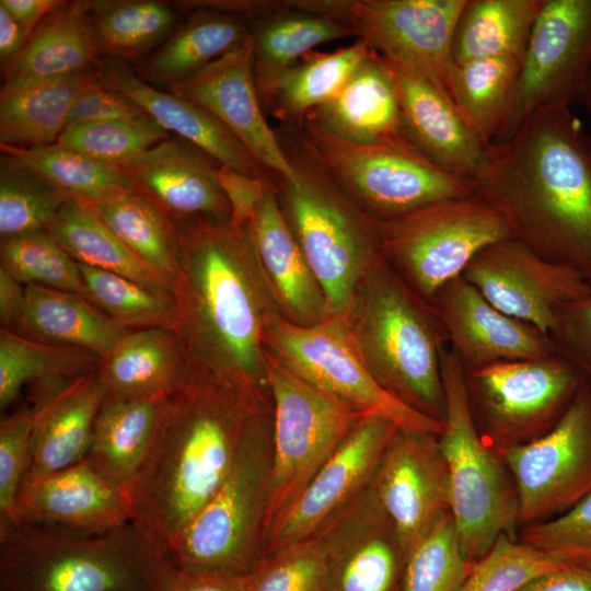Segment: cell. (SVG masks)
<instances>
[{
	"label": "cell",
	"instance_id": "7",
	"mask_svg": "<svg viewBox=\"0 0 591 591\" xmlns=\"http://www.w3.org/2000/svg\"><path fill=\"white\" fill-rule=\"evenodd\" d=\"M273 468V402L248 422L215 494L169 547L172 560L248 573L264 557Z\"/></svg>",
	"mask_w": 591,
	"mask_h": 591
},
{
	"label": "cell",
	"instance_id": "6",
	"mask_svg": "<svg viewBox=\"0 0 591 591\" xmlns=\"http://www.w3.org/2000/svg\"><path fill=\"white\" fill-rule=\"evenodd\" d=\"M165 547L134 521L97 532L42 524L1 531L2 591H155Z\"/></svg>",
	"mask_w": 591,
	"mask_h": 591
},
{
	"label": "cell",
	"instance_id": "46",
	"mask_svg": "<svg viewBox=\"0 0 591 591\" xmlns=\"http://www.w3.org/2000/svg\"><path fill=\"white\" fill-rule=\"evenodd\" d=\"M70 198L14 158L0 157L1 240L47 230Z\"/></svg>",
	"mask_w": 591,
	"mask_h": 591
},
{
	"label": "cell",
	"instance_id": "31",
	"mask_svg": "<svg viewBox=\"0 0 591 591\" xmlns=\"http://www.w3.org/2000/svg\"><path fill=\"white\" fill-rule=\"evenodd\" d=\"M45 344L86 349L106 358L129 332L85 297L39 286H25L21 314L8 329Z\"/></svg>",
	"mask_w": 591,
	"mask_h": 591
},
{
	"label": "cell",
	"instance_id": "3",
	"mask_svg": "<svg viewBox=\"0 0 591 591\" xmlns=\"http://www.w3.org/2000/svg\"><path fill=\"white\" fill-rule=\"evenodd\" d=\"M173 221L178 241L175 331L188 355L269 391L264 340L280 313L246 225L209 217Z\"/></svg>",
	"mask_w": 591,
	"mask_h": 591
},
{
	"label": "cell",
	"instance_id": "61",
	"mask_svg": "<svg viewBox=\"0 0 591 591\" xmlns=\"http://www.w3.org/2000/svg\"><path fill=\"white\" fill-rule=\"evenodd\" d=\"M25 300V286L0 267L1 328L10 329L19 318Z\"/></svg>",
	"mask_w": 591,
	"mask_h": 591
},
{
	"label": "cell",
	"instance_id": "16",
	"mask_svg": "<svg viewBox=\"0 0 591 591\" xmlns=\"http://www.w3.org/2000/svg\"><path fill=\"white\" fill-rule=\"evenodd\" d=\"M518 495L519 524L556 518L591 493V383L543 437L503 451Z\"/></svg>",
	"mask_w": 591,
	"mask_h": 591
},
{
	"label": "cell",
	"instance_id": "13",
	"mask_svg": "<svg viewBox=\"0 0 591 591\" xmlns=\"http://www.w3.org/2000/svg\"><path fill=\"white\" fill-rule=\"evenodd\" d=\"M265 348L297 376L363 416L398 428L441 434L443 422L422 416L389 395L373 379L351 338L344 313L312 326L277 315L267 326Z\"/></svg>",
	"mask_w": 591,
	"mask_h": 591
},
{
	"label": "cell",
	"instance_id": "41",
	"mask_svg": "<svg viewBox=\"0 0 591 591\" xmlns=\"http://www.w3.org/2000/svg\"><path fill=\"white\" fill-rule=\"evenodd\" d=\"M521 58L497 56L452 65L448 92L486 146L502 123L520 71Z\"/></svg>",
	"mask_w": 591,
	"mask_h": 591
},
{
	"label": "cell",
	"instance_id": "8",
	"mask_svg": "<svg viewBox=\"0 0 591 591\" xmlns=\"http://www.w3.org/2000/svg\"><path fill=\"white\" fill-rule=\"evenodd\" d=\"M445 416L439 443L447 462L450 512L470 563L502 534L518 537L519 503L502 457L484 443L474 422L464 369L448 348L442 357Z\"/></svg>",
	"mask_w": 591,
	"mask_h": 591
},
{
	"label": "cell",
	"instance_id": "39",
	"mask_svg": "<svg viewBox=\"0 0 591 591\" xmlns=\"http://www.w3.org/2000/svg\"><path fill=\"white\" fill-rule=\"evenodd\" d=\"M103 224L172 287L178 268V241L173 219L135 190L89 207Z\"/></svg>",
	"mask_w": 591,
	"mask_h": 591
},
{
	"label": "cell",
	"instance_id": "53",
	"mask_svg": "<svg viewBox=\"0 0 591 591\" xmlns=\"http://www.w3.org/2000/svg\"><path fill=\"white\" fill-rule=\"evenodd\" d=\"M33 425V407L18 410L0 425L1 531L15 525L16 499L28 466Z\"/></svg>",
	"mask_w": 591,
	"mask_h": 591
},
{
	"label": "cell",
	"instance_id": "12",
	"mask_svg": "<svg viewBox=\"0 0 591 591\" xmlns=\"http://www.w3.org/2000/svg\"><path fill=\"white\" fill-rule=\"evenodd\" d=\"M273 402V468L266 536L364 417L310 385L266 350Z\"/></svg>",
	"mask_w": 591,
	"mask_h": 591
},
{
	"label": "cell",
	"instance_id": "52",
	"mask_svg": "<svg viewBox=\"0 0 591 591\" xmlns=\"http://www.w3.org/2000/svg\"><path fill=\"white\" fill-rule=\"evenodd\" d=\"M518 537L558 563L591 570V493L556 518L522 526Z\"/></svg>",
	"mask_w": 591,
	"mask_h": 591
},
{
	"label": "cell",
	"instance_id": "37",
	"mask_svg": "<svg viewBox=\"0 0 591 591\" xmlns=\"http://www.w3.org/2000/svg\"><path fill=\"white\" fill-rule=\"evenodd\" d=\"M544 0H467L452 44L454 63L514 56L522 58Z\"/></svg>",
	"mask_w": 591,
	"mask_h": 591
},
{
	"label": "cell",
	"instance_id": "43",
	"mask_svg": "<svg viewBox=\"0 0 591 591\" xmlns=\"http://www.w3.org/2000/svg\"><path fill=\"white\" fill-rule=\"evenodd\" d=\"M281 3L279 10L251 22L254 71L292 66L321 44L354 36L332 19Z\"/></svg>",
	"mask_w": 591,
	"mask_h": 591
},
{
	"label": "cell",
	"instance_id": "4",
	"mask_svg": "<svg viewBox=\"0 0 591 591\" xmlns=\"http://www.w3.org/2000/svg\"><path fill=\"white\" fill-rule=\"evenodd\" d=\"M343 313L375 382L404 406L443 422L442 357L448 340L432 306L382 256Z\"/></svg>",
	"mask_w": 591,
	"mask_h": 591
},
{
	"label": "cell",
	"instance_id": "17",
	"mask_svg": "<svg viewBox=\"0 0 591 591\" xmlns=\"http://www.w3.org/2000/svg\"><path fill=\"white\" fill-rule=\"evenodd\" d=\"M462 277L496 309L547 335L561 305L591 292L576 269L545 259L514 237L483 248Z\"/></svg>",
	"mask_w": 591,
	"mask_h": 591
},
{
	"label": "cell",
	"instance_id": "38",
	"mask_svg": "<svg viewBox=\"0 0 591 591\" xmlns=\"http://www.w3.org/2000/svg\"><path fill=\"white\" fill-rule=\"evenodd\" d=\"M47 231L78 263L173 296L172 285L137 257L85 205L69 199Z\"/></svg>",
	"mask_w": 591,
	"mask_h": 591
},
{
	"label": "cell",
	"instance_id": "50",
	"mask_svg": "<svg viewBox=\"0 0 591 591\" xmlns=\"http://www.w3.org/2000/svg\"><path fill=\"white\" fill-rule=\"evenodd\" d=\"M327 555L320 534L264 556L247 573L248 591H325Z\"/></svg>",
	"mask_w": 591,
	"mask_h": 591
},
{
	"label": "cell",
	"instance_id": "35",
	"mask_svg": "<svg viewBox=\"0 0 591 591\" xmlns=\"http://www.w3.org/2000/svg\"><path fill=\"white\" fill-rule=\"evenodd\" d=\"M250 35L251 22L245 18L199 9L147 59L139 77L149 84L170 86L236 48Z\"/></svg>",
	"mask_w": 591,
	"mask_h": 591
},
{
	"label": "cell",
	"instance_id": "15",
	"mask_svg": "<svg viewBox=\"0 0 591 591\" xmlns=\"http://www.w3.org/2000/svg\"><path fill=\"white\" fill-rule=\"evenodd\" d=\"M590 68L591 0H544L493 143L543 107L581 102Z\"/></svg>",
	"mask_w": 591,
	"mask_h": 591
},
{
	"label": "cell",
	"instance_id": "55",
	"mask_svg": "<svg viewBox=\"0 0 591 591\" xmlns=\"http://www.w3.org/2000/svg\"><path fill=\"white\" fill-rule=\"evenodd\" d=\"M143 114L146 113L139 106L106 88L96 78L85 83L78 92L68 124L131 119Z\"/></svg>",
	"mask_w": 591,
	"mask_h": 591
},
{
	"label": "cell",
	"instance_id": "44",
	"mask_svg": "<svg viewBox=\"0 0 591 591\" xmlns=\"http://www.w3.org/2000/svg\"><path fill=\"white\" fill-rule=\"evenodd\" d=\"M90 19L102 51L135 60L175 30V11L155 0L91 1Z\"/></svg>",
	"mask_w": 591,
	"mask_h": 591
},
{
	"label": "cell",
	"instance_id": "18",
	"mask_svg": "<svg viewBox=\"0 0 591 591\" xmlns=\"http://www.w3.org/2000/svg\"><path fill=\"white\" fill-rule=\"evenodd\" d=\"M397 426L364 416L271 526L264 556L311 537L357 499L372 483Z\"/></svg>",
	"mask_w": 591,
	"mask_h": 591
},
{
	"label": "cell",
	"instance_id": "23",
	"mask_svg": "<svg viewBox=\"0 0 591 591\" xmlns=\"http://www.w3.org/2000/svg\"><path fill=\"white\" fill-rule=\"evenodd\" d=\"M380 57L395 88L408 141L439 166L473 184L487 164L490 146L443 88L415 69Z\"/></svg>",
	"mask_w": 591,
	"mask_h": 591
},
{
	"label": "cell",
	"instance_id": "11",
	"mask_svg": "<svg viewBox=\"0 0 591 591\" xmlns=\"http://www.w3.org/2000/svg\"><path fill=\"white\" fill-rule=\"evenodd\" d=\"M464 375L476 428L499 455L549 432L587 380L558 351L542 359L497 362Z\"/></svg>",
	"mask_w": 591,
	"mask_h": 591
},
{
	"label": "cell",
	"instance_id": "58",
	"mask_svg": "<svg viewBox=\"0 0 591 591\" xmlns=\"http://www.w3.org/2000/svg\"><path fill=\"white\" fill-rule=\"evenodd\" d=\"M517 591H591V570L564 565L531 579Z\"/></svg>",
	"mask_w": 591,
	"mask_h": 591
},
{
	"label": "cell",
	"instance_id": "34",
	"mask_svg": "<svg viewBox=\"0 0 591 591\" xmlns=\"http://www.w3.org/2000/svg\"><path fill=\"white\" fill-rule=\"evenodd\" d=\"M99 68L74 74L3 86L0 93V146L34 148L56 143L68 125L80 89Z\"/></svg>",
	"mask_w": 591,
	"mask_h": 591
},
{
	"label": "cell",
	"instance_id": "26",
	"mask_svg": "<svg viewBox=\"0 0 591 591\" xmlns=\"http://www.w3.org/2000/svg\"><path fill=\"white\" fill-rule=\"evenodd\" d=\"M220 165L188 141L169 137L119 166L137 190L173 220L193 217L230 220L231 209L217 176Z\"/></svg>",
	"mask_w": 591,
	"mask_h": 591
},
{
	"label": "cell",
	"instance_id": "22",
	"mask_svg": "<svg viewBox=\"0 0 591 591\" xmlns=\"http://www.w3.org/2000/svg\"><path fill=\"white\" fill-rule=\"evenodd\" d=\"M429 304L464 371L557 351L549 335L496 309L462 276L444 285Z\"/></svg>",
	"mask_w": 591,
	"mask_h": 591
},
{
	"label": "cell",
	"instance_id": "36",
	"mask_svg": "<svg viewBox=\"0 0 591 591\" xmlns=\"http://www.w3.org/2000/svg\"><path fill=\"white\" fill-rule=\"evenodd\" d=\"M164 397L104 398L97 413L85 459L125 490L149 451Z\"/></svg>",
	"mask_w": 591,
	"mask_h": 591
},
{
	"label": "cell",
	"instance_id": "24",
	"mask_svg": "<svg viewBox=\"0 0 591 591\" xmlns=\"http://www.w3.org/2000/svg\"><path fill=\"white\" fill-rule=\"evenodd\" d=\"M36 383V402L28 466L31 482L83 461L94 422L105 398L97 369L72 380Z\"/></svg>",
	"mask_w": 591,
	"mask_h": 591
},
{
	"label": "cell",
	"instance_id": "29",
	"mask_svg": "<svg viewBox=\"0 0 591 591\" xmlns=\"http://www.w3.org/2000/svg\"><path fill=\"white\" fill-rule=\"evenodd\" d=\"M303 118L354 143L408 141L395 88L380 55L374 50L334 96Z\"/></svg>",
	"mask_w": 591,
	"mask_h": 591
},
{
	"label": "cell",
	"instance_id": "59",
	"mask_svg": "<svg viewBox=\"0 0 591 591\" xmlns=\"http://www.w3.org/2000/svg\"><path fill=\"white\" fill-rule=\"evenodd\" d=\"M65 2L60 0H0V5L31 35L49 13Z\"/></svg>",
	"mask_w": 591,
	"mask_h": 591
},
{
	"label": "cell",
	"instance_id": "10",
	"mask_svg": "<svg viewBox=\"0 0 591 591\" xmlns=\"http://www.w3.org/2000/svg\"><path fill=\"white\" fill-rule=\"evenodd\" d=\"M378 227L384 259L428 303L462 276L483 248L512 237L502 212L477 194L437 202Z\"/></svg>",
	"mask_w": 591,
	"mask_h": 591
},
{
	"label": "cell",
	"instance_id": "30",
	"mask_svg": "<svg viewBox=\"0 0 591 591\" xmlns=\"http://www.w3.org/2000/svg\"><path fill=\"white\" fill-rule=\"evenodd\" d=\"M371 53L357 39L335 51L313 50L286 68L254 71L264 112L281 124L300 121L334 96Z\"/></svg>",
	"mask_w": 591,
	"mask_h": 591
},
{
	"label": "cell",
	"instance_id": "5",
	"mask_svg": "<svg viewBox=\"0 0 591 591\" xmlns=\"http://www.w3.org/2000/svg\"><path fill=\"white\" fill-rule=\"evenodd\" d=\"M294 179L268 172L282 215L320 282L328 315L346 311L383 256L378 222L341 189L299 126L275 129Z\"/></svg>",
	"mask_w": 591,
	"mask_h": 591
},
{
	"label": "cell",
	"instance_id": "60",
	"mask_svg": "<svg viewBox=\"0 0 591 591\" xmlns=\"http://www.w3.org/2000/svg\"><path fill=\"white\" fill-rule=\"evenodd\" d=\"M30 34L0 5V61L4 71L21 54Z\"/></svg>",
	"mask_w": 591,
	"mask_h": 591
},
{
	"label": "cell",
	"instance_id": "48",
	"mask_svg": "<svg viewBox=\"0 0 591 591\" xmlns=\"http://www.w3.org/2000/svg\"><path fill=\"white\" fill-rule=\"evenodd\" d=\"M169 137L161 125L143 114L131 119L68 124L56 143L121 165Z\"/></svg>",
	"mask_w": 591,
	"mask_h": 591
},
{
	"label": "cell",
	"instance_id": "47",
	"mask_svg": "<svg viewBox=\"0 0 591 591\" xmlns=\"http://www.w3.org/2000/svg\"><path fill=\"white\" fill-rule=\"evenodd\" d=\"M0 263V267L24 286L58 289L85 297L79 264L47 230L1 240Z\"/></svg>",
	"mask_w": 591,
	"mask_h": 591
},
{
	"label": "cell",
	"instance_id": "49",
	"mask_svg": "<svg viewBox=\"0 0 591 591\" xmlns=\"http://www.w3.org/2000/svg\"><path fill=\"white\" fill-rule=\"evenodd\" d=\"M470 566L448 512L409 552L403 591H459Z\"/></svg>",
	"mask_w": 591,
	"mask_h": 591
},
{
	"label": "cell",
	"instance_id": "62",
	"mask_svg": "<svg viewBox=\"0 0 591 591\" xmlns=\"http://www.w3.org/2000/svg\"><path fill=\"white\" fill-rule=\"evenodd\" d=\"M581 102L584 104L587 111L591 114V68L587 78Z\"/></svg>",
	"mask_w": 591,
	"mask_h": 591
},
{
	"label": "cell",
	"instance_id": "25",
	"mask_svg": "<svg viewBox=\"0 0 591 591\" xmlns=\"http://www.w3.org/2000/svg\"><path fill=\"white\" fill-rule=\"evenodd\" d=\"M131 521L126 490L86 459L21 485L15 526L24 523L97 532Z\"/></svg>",
	"mask_w": 591,
	"mask_h": 591
},
{
	"label": "cell",
	"instance_id": "1",
	"mask_svg": "<svg viewBox=\"0 0 591 591\" xmlns=\"http://www.w3.org/2000/svg\"><path fill=\"white\" fill-rule=\"evenodd\" d=\"M270 403L269 391L189 356L126 488L131 521L167 551L222 482L251 419Z\"/></svg>",
	"mask_w": 591,
	"mask_h": 591
},
{
	"label": "cell",
	"instance_id": "33",
	"mask_svg": "<svg viewBox=\"0 0 591 591\" xmlns=\"http://www.w3.org/2000/svg\"><path fill=\"white\" fill-rule=\"evenodd\" d=\"M91 1L65 2L33 31L16 59L3 71V86L74 74L97 61L101 47Z\"/></svg>",
	"mask_w": 591,
	"mask_h": 591
},
{
	"label": "cell",
	"instance_id": "27",
	"mask_svg": "<svg viewBox=\"0 0 591 591\" xmlns=\"http://www.w3.org/2000/svg\"><path fill=\"white\" fill-rule=\"evenodd\" d=\"M246 228L281 317L299 326L325 320L323 289L282 215L269 173Z\"/></svg>",
	"mask_w": 591,
	"mask_h": 591
},
{
	"label": "cell",
	"instance_id": "51",
	"mask_svg": "<svg viewBox=\"0 0 591 591\" xmlns=\"http://www.w3.org/2000/svg\"><path fill=\"white\" fill-rule=\"evenodd\" d=\"M564 565L519 537L502 534L487 553L471 563L459 591H517L531 579Z\"/></svg>",
	"mask_w": 591,
	"mask_h": 591
},
{
	"label": "cell",
	"instance_id": "40",
	"mask_svg": "<svg viewBox=\"0 0 591 591\" xmlns=\"http://www.w3.org/2000/svg\"><path fill=\"white\" fill-rule=\"evenodd\" d=\"M1 153L14 158L56 188L88 207L137 190L125 170L57 143L15 148L0 146Z\"/></svg>",
	"mask_w": 591,
	"mask_h": 591
},
{
	"label": "cell",
	"instance_id": "45",
	"mask_svg": "<svg viewBox=\"0 0 591 591\" xmlns=\"http://www.w3.org/2000/svg\"><path fill=\"white\" fill-rule=\"evenodd\" d=\"M85 298L127 331L176 328L172 294L130 278L79 264Z\"/></svg>",
	"mask_w": 591,
	"mask_h": 591
},
{
	"label": "cell",
	"instance_id": "19",
	"mask_svg": "<svg viewBox=\"0 0 591 591\" xmlns=\"http://www.w3.org/2000/svg\"><path fill=\"white\" fill-rule=\"evenodd\" d=\"M371 487L409 552L450 512V483L439 434L397 428Z\"/></svg>",
	"mask_w": 591,
	"mask_h": 591
},
{
	"label": "cell",
	"instance_id": "20",
	"mask_svg": "<svg viewBox=\"0 0 591 591\" xmlns=\"http://www.w3.org/2000/svg\"><path fill=\"white\" fill-rule=\"evenodd\" d=\"M325 591H403L408 549L371 485L318 533Z\"/></svg>",
	"mask_w": 591,
	"mask_h": 591
},
{
	"label": "cell",
	"instance_id": "21",
	"mask_svg": "<svg viewBox=\"0 0 591 591\" xmlns=\"http://www.w3.org/2000/svg\"><path fill=\"white\" fill-rule=\"evenodd\" d=\"M167 89L212 114L264 170L294 179L259 100L251 35L236 48Z\"/></svg>",
	"mask_w": 591,
	"mask_h": 591
},
{
	"label": "cell",
	"instance_id": "42",
	"mask_svg": "<svg viewBox=\"0 0 591 591\" xmlns=\"http://www.w3.org/2000/svg\"><path fill=\"white\" fill-rule=\"evenodd\" d=\"M101 361L86 349L45 344L1 328L0 408L12 405L31 382L72 380L94 371Z\"/></svg>",
	"mask_w": 591,
	"mask_h": 591
},
{
	"label": "cell",
	"instance_id": "54",
	"mask_svg": "<svg viewBox=\"0 0 591 591\" xmlns=\"http://www.w3.org/2000/svg\"><path fill=\"white\" fill-rule=\"evenodd\" d=\"M549 336L556 350L591 383V292L557 310Z\"/></svg>",
	"mask_w": 591,
	"mask_h": 591
},
{
	"label": "cell",
	"instance_id": "9",
	"mask_svg": "<svg viewBox=\"0 0 591 591\" xmlns=\"http://www.w3.org/2000/svg\"><path fill=\"white\" fill-rule=\"evenodd\" d=\"M293 124L347 196L376 222L476 194L471 183L432 162L409 141L359 144L308 118Z\"/></svg>",
	"mask_w": 591,
	"mask_h": 591
},
{
	"label": "cell",
	"instance_id": "28",
	"mask_svg": "<svg viewBox=\"0 0 591 591\" xmlns=\"http://www.w3.org/2000/svg\"><path fill=\"white\" fill-rule=\"evenodd\" d=\"M99 81L139 106L169 134L198 147L219 164L255 178L264 170L246 148L207 109L172 92H162L116 60L101 65Z\"/></svg>",
	"mask_w": 591,
	"mask_h": 591
},
{
	"label": "cell",
	"instance_id": "2",
	"mask_svg": "<svg viewBox=\"0 0 591 591\" xmlns=\"http://www.w3.org/2000/svg\"><path fill=\"white\" fill-rule=\"evenodd\" d=\"M570 107H543L491 143L472 185L502 212L512 237L591 285V138Z\"/></svg>",
	"mask_w": 591,
	"mask_h": 591
},
{
	"label": "cell",
	"instance_id": "56",
	"mask_svg": "<svg viewBox=\"0 0 591 591\" xmlns=\"http://www.w3.org/2000/svg\"><path fill=\"white\" fill-rule=\"evenodd\" d=\"M155 591H248L247 573L170 560Z\"/></svg>",
	"mask_w": 591,
	"mask_h": 591
},
{
	"label": "cell",
	"instance_id": "57",
	"mask_svg": "<svg viewBox=\"0 0 591 591\" xmlns=\"http://www.w3.org/2000/svg\"><path fill=\"white\" fill-rule=\"evenodd\" d=\"M217 176L231 209L230 222L245 227L253 217L268 178H255L220 165Z\"/></svg>",
	"mask_w": 591,
	"mask_h": 591
},
{
	"label": "cell",
	"instance_id": "32",
	"mask_svg": "<svg viewBox=\"0 0 591 591\" xmlns=\"http://www.w3.org/2000/svg\"><path fill=\"white\" fill-rule=\"evenodd\" d=\"M188 357L174 328L129 331L97 368L105 398L164 396L182 378Z\"/></svg>",
	"mask_w": 591,
	"mask_h": 591
},
{
	"label": "cell",
	"instance_id": "14",
	"mask_svg": "<svg viewBox=\"0 0 591 591\" xmlns=\"http://www.w3.org/2000/svg\"><path fill=\"white\" fill-rule=\"evenodd\" d=\"M466 1L289 0V3L344 25L380 56L424 73L448 92L454 32Z\"/></svg>",
	"mask_w": 591,
	"mask_h": 591
}]
</instances>
